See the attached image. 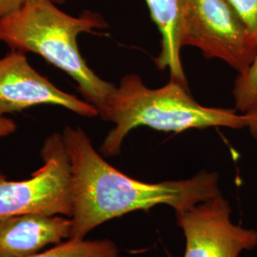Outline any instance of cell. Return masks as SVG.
<instances>
[{"mask_svg": "<svg viewBox=\"0 0 257 257\" xmlns=\"http://www.w3.org/2000/svg\"><path fill=\"white\" fill-rule=\"evenodd\" d=\"M62 136L72 172L70 238L84 239L104 222L128 212L157 205L170 206L175 212L187 211L221 193L217 173L201 171L187 179L147 183L109 164L81 128L67 126Z\"/></svg>", "mask_w": 257, "mask_h": 257, "instance_id": "1", "label": "cell"}, {"mask_svg": "<svg viewBox=\"0 0 257 257\" xmlns=\"http://www.w3.org/2000/svg\"><path fill=\"white\" fill-rule=\"evenodd\" d=\"M106 28V20L97 13L84 11L74 17L51 0H32L0 19V42L14 51L40 55L69 74L86 101L100 114L115 86L88 66L79 52L77 38Z\"/></svg>", "mask_w": 257, "mask_h": 257, "instance_id": "2", "label": "cell"}, {"mask_svg": "<svg viewBox=\"0 0 257 257\" xmlns=\"http://www.w3.org/2000/svg\"><path fill=\"white\" fill-rule=\"evenodd\" d=\"M99 116L114 125L100 148L107 156H117L125 138L139 127L175 133L211 127L247 128L246 114L236 109L203 106L191 96L188 87L171 79L164 86L152 89L136 74L121 78Z\"/></svg>", "mask_w": 257, "mask_h": 257, "instance_id": "3", "label": "cell"}, {"mask_svg": "<svg viewBox=\"0 0 257 257\" xmlns=\"http://www.w3.org/2000/svg\"><path fill=\"white\" fill-rule=\"evenodd\" d=\"M180 45L206 58L224 61L245 74L257 57V44L226 0H184Z\"/></svg>", "mask_w": 257, "mask_h": 257, "instance_id": "4", "label": "cell"}, {"mask_svg": "<svg viewBox=\"0 0 257 257\" xmlns=\"http://www.w3.org/2000/svg\"><path fill=\"white\" fill-rule=\"evenodd\" d=\"M41 156L43 165L30 179L10 181L0 173V216L73 215L72 172L62 134L47 138Z\"/></svg>", "mask_w": 257, "mask_h": 257, "instance_id": "5", "label": "cell"}, {"mask_svg": "<svg viewBox=\"0 0 257 257\" xmlns=\"http://www.w3.org/2000/svg\"><path fill=\"white\" fill-rule=\"evenodd\" d=\"M230 203L217 194L184 211H176L186 239L184 257H239L257 247V230L231 221Z\"/></svg>", "mask_w": 257, "mask_h": 257, "instance_id": "6", "label": "cell"}, {"mask_svg": "<svg viewBox=\"0 0 257 257\" xmlns=\"http://www.w3.org/2000/svg\"><path fill=\"white\" fill-rule=\"evenodd\" d=\"M41 105L62 107L88 118L99 115L92 104L58 89L39 74L26 53L11 50L0 58V118Z\"/></svg>", "mask_w": 257, "mask_h": 257, "instance_id": "7", "label": "cell"}, {"mask_svg": "<svg viewBox=\"0 0 257 257\" xmlns=\"http://www.w3.org/2000/svg\"><path fill=\"white\" fill-rule=\"evenodd\" d=\"M72 219L45 213L0 216V257H27L70 238Z\"/></svg>", "mask_w": 257, "mask_h": 257, "instance_id": "8", "label": "cell"}, {"mask_svg": "<svg viewBox=\"0 0 257 257\" xmlns=\"http://www.w3.org/2000/svg\"><path fill=\"white\" fill-rule=\"evenodd\" d=\"M161 36L160 52L155 58L159 70H168L170 79L188 87L181 62L180 32L184 0H145Z\"/></svg>", "mask_w": 257, "mask_h": 257, "instance_id": "9", "label": "cell"}, {"mask_svg": "<svg viewBox=\"0 0 257 257\" xmlns=\"http://www.w3.org/2000/svg\"><path fill=\"white\" fill-rule=\"evenodd\" d=\"M27 257H120L116 245L109 239H69L42 253Z\"/></svg>", "mask_w": 257, "mask_h": 257, "instance_id": "10", "label": "cell"}, {"mask_svg": "<svg viewBox=\"0 0 257 257\" xmlns=\"http://www.w3.org/2000/svg\"><path fill=\"white\" fill-rule=\"evenodd\" d=\"M232 95L235 109L239 112H247L257 102V57L248 71L237 74L233 84Z\"/></svg>", "mask_w": 257, "mask_h": 257, "instance_id": "11", "label": "cell"}, {"mask_svg": "<svg viewBox=\"0 0 257 257\" xmlns=\"http://www.w3.org/2000/svg\"><path fill=\"white\" fill-rule=\"evenodd\" d=\"M257 44V0H226Z\"/></svg>", "mask_w": 257, "mask_h": 257, "instance_id": "12", "label": "cell"}, {"mask_svg": "<svg viewBox=\"0 0 257 257\" xmlns=\"http://www.w3.org/2000/svg\"><path fill=\"white\" fill-rule=\"evenodd\" d=\"M32 0H0V19L11 12L19 9L22 5ZM55 4L60 6L63 5L67 0H51Z\"/></svg>", "mask_w": 257, "mask_h": 257, "instance_id": "13", "label": "cell"}, {"mask_svg": "<svg viewBox=\"0 0 257 257\" xmlns=\"http://www.w3.org/2000/svg\"><path fill=\"white\" fill-rule=\"evenodd\" d=\"M245 114L247 116V128L251 137L257 140V102L250 110L245 112Z\"/></svg>", "mask_w": 257, "mask_h": 257, "instance_id": "14", "label": "cell"}]
</instances>
